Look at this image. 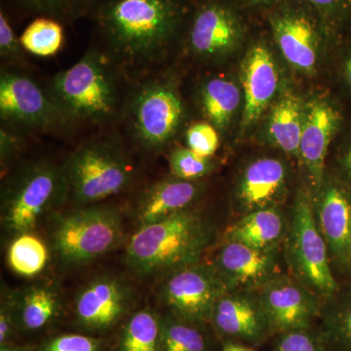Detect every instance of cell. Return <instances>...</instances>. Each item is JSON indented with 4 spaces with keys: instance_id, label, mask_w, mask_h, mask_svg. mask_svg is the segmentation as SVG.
Returning <instances> with one entry per match:
<instances>
[{
    "instance_id": "cell-37",
    "label": "cell",
    "mask_w": 351,
    "mask_h": 351,
    "mask_svg": "<svg viewBox=\"0 0 351 351\" xmlns=\"http://www.w3.org/2000/svg\"><path fill=\"white\" fill-rule=\"evenodd\" d=\"M23 135L24 134L4 126L0 129V166L2 177L10 173L24 149Z\"/></svg>"
},
{
    "instance_id": "cell-13",
    "label": "cell",
    "mask_w": 351,
    "mask_h": 351,
    "mask_svg": "<svg viewBox=\"0 0 351 351\" xmlns=\"http://www.w3.org/2000/svg\"><path fill=\"white\" fill-rule=\"evenodd\" d=\"M274 334L313 328L323 301L290 274H280L258 290Z\"/></svg>"
},
{
    "instance_id": "cell-20",
    "label": "cell",
    "mask_w": 351,
    "mask_h": 351,
    "mask_svg": "<svg viewBox=\"0 0 351 351\" xmlns=\"http://www.w3.org/2000/svg\"><path fill=\"white\" fill-rule=\"evenodd\" d=\"M244 94L242 126L255 123L276 96L279 75L274 58L265 44L252 46L241 64Z\"/></svg>"
},
{
    "instance_id": "cell-11",
    "label": "cell",
    "mask_w": 351,
    "mask_h": 351,
    "mask_svg": "<svg viewBox=\"0 0 351 351\" xmlns=\"http://www.w3.org/2000/svg\"><path fill=\"white\" fill-rule=\"evenodd\" d=\"M184 32L189 50L209 61L237 49L247 27L232 0H195Z\"/></svg>"
},
{
    "instance_id": "cell-3",
    "label": "cell",
    "mask_w": 351,
    "mask_h": 351,
    "mask_svg": "<svg viewBox=\"0 0 351 351\" xmlns=\"http://www.w3.org/2000/svg\"><path fill=\"white\" fill-rule=\"evenodd\" d=\"M119 73L105 51L90 48L77 63L53 76L47 88L69 123H106L121 108Z\"/></svg>"
},
{
    "instance_id": "cell-35",
    "label": "cell",
    "mask_w": 351,
    "mask_h": 351,
    "mask_svg": "<svg viewBox=\"0 0 351 351\" xmlns=\"http://www.w3.org/2000/svg\"><path fill=\"white\" fill-rule=\"evenodd\" d=\"M189 149L199 156L212 157L219 147V131L208 121L191 124L186 133Z\"/></svg>"
},
{
    "instance_id": "cell-30",
    "label": "cell",
    "mask_w": 351,
    "mask_h": 351,
    "mask_svg": "<svg viewBox=\"0 0 351 351\" xmlns=\"http://www.w3.org/2000/svg\"><path fill=\"white\" fill-rule=\"evenodd\" d=\"M200 324L174 314L162 320L160 351H208V339Z\"/></svg>"
},
{
    "instance_id": "cell-46",
    "label": "cell",
    "mask_w": 351,
    "mask_h": 351,
    "mask_svg": "<svg viewBox=\"0 0 351 351\" xmlns=\"http://www.w3.org/2000/svg\"><path fill=\"white\" fill-rule=\"evenodd\" d=\"M348 1H350V10H351V0H348Z\"/></svg>"
},
{
    "instance_id": "cell-2",
    "label": "cell",
    "mask_w": 351,
    "mask_h": 351,
    "mask_svg": "<svg viewBox=\"0 0 351 351\" xmlns=\"http://www.w3.org/2000/svg\"><path fill=\"white\" fill-rule=\"evenodd\" d=\"M211 221L193 208L140 226L127 243V267L141 276H160L202 262L215 241Z\"/></svg>"
},
{
    "instance_id": "cell-16",
    "label": "cell",
    "mask_w": 351,
    "mask_h": 351,
    "mask_svg": "<svg viewBox=\"0 0 351 351\" xmlns=\"http://www.w3.org/2000/svg\"><path fill=\"white\" fill-rule=\"evenodd\" d=\"M210 322L228 341L247 346L263 343L271 326L257 291H226L215 304Z\"/></svg>"
},
{
    "instance_id": "cell-10",
    "label": "cell",
    "mask_w": 351,
    "mask_h": 351,
    "mask_svg": "<svg viewBox=\"0 0 351 351\" xmlns=\"http://www.w3.org/2000/svg\"><path fill=\"white\" fill-rule=\"evenodd\" d=\"M267 22L288 63L302 73L315 69L323 32L327 27L306 0H281L269 9Z\"/></svg>"
},
{
    "instance_id": "cell-6",
    "label": "cell",
    "mask_w": 351,
    "mask_h": 351,
    "mask_svg": "<svg viewBox=\"0 0 351 351\" xmlns=\"http://www.w3.org/2000/svg\"><path fill=\"white\" fill-rule=\"evenodd\" d=\"M62 165L73 207L98 204L130 189L135 181L128 154L110 138L84 143Z\"/></svg>"
},
{
    "instance_id": "cell-44",
    "label": "cell",
    "mask_w": 351,
    "mask_h": 351,
    "mask_svg": "<svg viewBox=\"0 0 351 351\" xmlns=\"http://www.w3.org/2000/svg\"><path fill=\"white\" fill-rule=\"evenodd\" d=\"M348 276L351 278V232L350 243H348ZM350 282H351V281H350Z\"/></svg>"
},
{
    "instance_id": "cell-27",
    "label": "cell",
    "mask_w": 351,
    "mask_h": 351,
    "mask_svg": "<svg viewBox=\"0 0 351 351\" xmlns=\"http://www.w3.org/2000/svg\"><path fill=\"white\" fill-rule=\"evenodd\" d=\"M48 245L34 232L21 233L11 239L7 263L18 276L32 278L43 271L49 261Z\"/></svg>"
},
{
    "instance_id": "cell-33",
    "label": "cell",
    "mask_w": 351,
    "mask_h": 351,
    "mask_svg": "<svg viewBox=\"0 0 351 351\" xmlns=\"http://www.w3.org/2000/svg\"><path fill=\"white\" fill-rule=\"evenodd\" d=\"M27 51L9 22L3 8L0 11V57L8 68H24L27 64Z\"/></svg>"
},
{
    "instance_id": "cell-26",
    "label": "cell",
    "mask_w": 351,
    "mask_h": 351,
    "mask_svg": "<svg viewBox=\"0 0 351 351\" xmlns=\"http://www.w3.org/2000/svg\"><path fill=\"white\" fill-rule=\"evenodd\" d=\"M319 320L328 351H351V282L323 302Z\"/></svg>"
},
{
    "instance_id": "cell-45",
    "label": "cell",
    "mask_w": 351,
    "mask_h": 351,
    "mask_svg": "<svg viewBox=\"0 0 351 351\" xmlns=\"http://www.w3.org/2000/svg\"><path fill=\"white\" fill-rule=\"evenodd\" d=\"M0 351H25L22 348H12V346H2Z\"/></svg>"
},
{
    "instance_id": "cell-5",
    "label": "cell",
    "mask_w": 351,
    "mask_h": 351,
    "mask_svg": "<svg viewBox=\"0 0 351 351\" xmlns=\"http://www.w3.org/2000/svg\"><path fill=\"white\" fill-rule=\"evenodd\" d=\"M122 110L134 144L149 154L169 145L184 119V103L176 83L154 73L138 80Z\"/></svg>"
},
{
    "instance_id": "cell-42",
    "label": "cell",
    "mask_w": 351,
    "mask_h": 351,
    "mask_svg": "<svg viewBox=\"0 0 351 351\" xmlns=\"http://www.w3.org/2000/svg\"><path fill=\"white\" fill-rule=\"evenodd\" d=\"M235 4H239V1L244 3L245 5L255 7V6H262L267 7V8L271 9L272 7L276 5L278 2H280L281 0H232Z\"/></svg>"
},
{
    "instance_id": "cell-31",
    "label": "cell",
    "mask_w": 351,
    "mask_h": 351,
    "mask_svg": "<svg viewBox=\"0 0 351 351\" xmlns=\"http://www.w3.org/2000/svg\"><path fill=\"white\" fill-rule=\"evenodd\" d=\"M20 39L27 52L39 57L53 56L63 46V25L49 18H36Z\"/></svg>"
},
{
    "instance_id": "cell-32",
    "label": "cell",
    "mask_w": 351,
    "mask_h": 351,
    "mask_svg": "<svg viewBox=\"0 0 351 351\" xmlns=\"http://www.w3.org/2000/svg\"><path fill=\"white\" fill-rule=\"evenodd\" d=\"M171 174L177 179L199 182L215 169L212 157L199 156L188 147H178L170 152Z\"/></svg>"
},
{
    "instance_id": "cell-25",
    "label": "cell",
    "mask_w": 351,
    "mask_h": 351,
    "mask_svg": "<svg viewBox=\"0 0 351 351\" xmlns=\"http://www.w3.org/2000/svg\"><path fill=\"white\" fill-rule=\"evenodd\" d=\"M241 93L232 80L212 77L200 85L198 103L206 121L218 131H225L239 110Z\"/></svg>"
},
{
    "instance_id": "cell-14",
    "label": "cell",
    "mask_w": 351,
    "mask_h": 351,
    "mask_svg": "<svg viewBox=\"0 0 351 351\" xmlns=\"http://www.w3.org/2000/svg\"><path fill=\"white\" fill-rule=\"evenodd\" d=\"M343 122L341 108L326 99L313 101L304 110L299 158L306 170L308 184L304 191L313 203L324 182L330 145L343 129Z\"/></svg>"
},
{
    "instance_id": "cell-41",
    "label": "cell",
    "mask_w": 351,
    "mask_h": 351,
    "mask_svg": "<svg viewBox=\"0 0 351 351\" xmlns=\"http://www.w3.org/2000/svg\"><path fill=\"white\" fill-rule=\"evenodd\" d=\"M341 77L346 89L351 93V40L348 44L345 58L341 64Z\"/></svg>"
},
{
    "instance_id": "cell-19",
    "label": "cell",
    "mask_w": 351,
    "mask_h": 351,
    "mask_svg": "<svg viewBox=\"0 0 351 351\" xmlns=\"http://www.w3.org/2000/svg\"><path fill=\"white\" fill-rule=\"evenodd\" d=\"M132 300V288L123 279L113 276L96 277L76 294L75 314L82 326L107 329L126 313Z\"/></svg>"
},
{
    "instance_id": "cell-21",
    "label": "cell",
    "mask_w": 351,
    "mask_h": 351,
    "mask_svg": "<svg viewBox=\"0 0 351 351\" xmlns=\"http://www.w3.org/2000/svg\"><path fill=\"white\" fill-rule=\"evenodd\" d=\"M199 182H189L175 177L149 184L136 200L133 218L138 228L156 223L193 207L202 193Z\"/></svg>"
},
{
    "instance_id": "cell-22",
    "label": "cell",
    "mask_w": 351,
    "mask_h": 351,
    "mask_svg": "<svg viewBox=\"0 0 351 351\" xmlns=\"http://www.w3.org/2000/svg\"><path fill=\"white\" fill-rule=\"evenodd\" d=\"M288 228L289 217L284 215L281 208H269L239 217L226 228L223 240L271 250L282 246Z\"/></svg>"
},
{
    "instance_id": "cell-38",
    "label": "cell",
    "mask_w": 351,
    "mask_h": 351,
    "mask_svg": "<svg viewBox=\"0 0 351 351\" xmlns=\"http://www.w3.org/2000/svg\"><path fill=\"white\" fill-rule=\"evenodd\" d=\"M100 343L83 335H63L46 343L43 351H99Z\"/></svg>"
},
{
    "instance_id": "cell-24",
    "label": "cell",
    "mask_w": 351,
    "mask_h": 351,
    "mask_svg": "<svg viewBox=\"0 0 351 351\" xmlns=\"http://www.w3.org/2000/svg\"><path fill=\"white\" fill-rule=\"evenodd\" d=\"M304 110L294 95L284 94L272 108L267 132L272 144L284 154L299 157Z\"/></svg>"
},
{
    "instance_id": "cell-4",
    "label": "cell",
    "mask_w": 351,
    "mask_h": 351,
    "mask_svg": "<svg viewBox=\"0 0 351 351\" xmlns=\"http://www.w3.org/2000/svg\"><path fill=\"white\" fill-rule=\"evenodd\" d=\"M1 188V226L12 239L34 232L69 200L63 165L48 160L23 164L4 176Z\"/></svg>"
},
{
    "instance_id": "cell-43",
    "label": "cell",
    "mask_w": 351,
    "mask_h": 351,
    "mask_svg": "<svg viewBox=\"0 0 351 351\" xmlns=\"http://www.w3.org/2000/svg\"><path fill=\"white\" fill-rule=\"evenodd\" d=\"M221 351H256L250 346L244 345V343H237V341H226Z\"/></svg>"
},
{
    "instance_id": "cell-28",
    "label": "cell",
    "mask_w": 351,
    "mask_h": 351,
    "mask_svg": "<svg viewBox=\"0 0 351 351\" xmlns=\"http://www.w3.org/2000/svg\"><path fill=\"white\" fill-rule=\"evenodd\" d=\"M162 320L151 309L134 314L122 334L121 351H160Z\"/></svg>"
},
{
    "instance_id": "cell-36",
    "label": "cell",
    "mask_w": 351,
    "mask_h": 351,
    "mask_svg": "<svg viewBox=\"0 0 351 351\" xmlns=\"http://www.w3.org/2000/svg\"><path fill=\"white\" fill-rule=\"evenodd\" d=\"M319 14L328 29L339 32L351 20L348 0H306Z\"/></svg>"
},
{
    "instance_id": "cell-23",
    "label": "cell",
    "mask_w": 351,
    "mask_h": 351,
    "mask_svg": "<svg viewBox=\"0 0 351 351\" xmlns=\"http://www.w3.org/2000/svg\"><path fill=\"white\" fill-rule=\"evenodd\" d=\"M17 320L27 330H38L54 319L61 307V295L53 284L39 282L14 290Z\"/></svg>"
},
{
    "instance_id": "cell-8",
    "label": "cell",
    "mask_w": 351,
    "mask_h": 351,
    "mask_svg": "<svg viewBox=\"0 0 351 351\" xmlns=\"http://www.w3.org/2000/svg\"><path fill=\"white\" fill-rule=\"evenodd\" d=\"M284 258L291 276L323 302L341 288L324 237L316 221L313 200L304 189L298 193L289 217Z\"/></svg>"
},
{
    "instance_id": "cell-34",
    "label": "cell",
    "mask_w": 351,
    "mask_h": 351,
    "mask_svg": "<svg viewBox=\"0 0 351 351\" xmlns=\"http://www.w3.org/2000/svg\"><path fill=\"white\" fill-rule=\"evenodd\" d=\"M278 336L272 351H328L322 334L313 328L292 330Z\"/></svg>"
},
{
    "instance_id": "cell-40",
    "label": "cell",
    "mask_w": 351,
    "mask_h": 351,
    "mask_svg": "<svg viewBox=\"0 0 351 351\" xmlns=\"http://www.w3.org/2000/svg\"><path fill=\"white\" fill-rule=\"evenodd\" d=\"M336 164L337 175L335 177L351 191V137L339 149Z\"/></svg>"
},
{
    "instance_id": "cell-7",
    "label": "cell",
    "mask_w": 351,
    "mask_h": 351,
    "mask_svg": "<svg viewBox=\"0 0 351 351\" xmlns=\"http://www.w3.org/2000/svg\"><path fill=\"white\" fill-rule=\"evenodd\" d=\"M50 219V247L64 265L93 262L117 249L123 240V219L113 207H73Z\"/></svg>"
},
{
    "instance_id": "cell-29",
    "label": "cell",
    "mask_w": 351,
    "mask_h": 351,
    "mask_svg": "<svg viewBox=\"0 0 351 351\" xmlns=\"http://www.w3.org/2000/svg\"><path fill=\"white\" fill-rule=\"evenodd\" d=\"M18 8L36 18L44 17L71 24L93 14L101 0H12Z\"/></svg>"
},
{
    "instance_id": "cell-17",
    "label": "cell",
    "mask_w": 351,
    "mask_h": 351,
    "mask_svg": "<svg viewBox=\"0 0 351 351\" xmlns=\"http://www.w3.org/2000/svg\"><path fill=\"white\" fill-rule=\"evenodd\" d=\"M326 176V175H325ZM314 214L324 237L332 265L348 276V248L351 232V191L336 177L323 182L313 202Z\"/></svg>"
},
{
    "instance_id": "cell-9",
    "label": "cell",
    "mask_w": 351,
    "mask_h": 351,
    "mask_svg": "<svg viewBox=\"0 0 351 351\" xmlns=\"http://www.w3.org/2000/svg\"><path fill=\"white\" fill-rule=\"evenodd\" d=\"M2 125L20 133H45L69 124L48 88L20 69L4 66L0 73Z\"/></svg>"
},
{
    "instance_id": "cell-18",
    "label": "cell",
    "mask_w": 351,
    "mask_h": 351,
    "mask_svg": "<svg viewBox=\"0 0 351 351\" xmlns=\"http://www.w3.org/2000/svg\"><path fill=\"white\" fill-rule=\"evenodd\" d=\"M289 182L287 165L281 159L262 157L245 167L235 189V205L239 216L280 208Z\"/></svg>"
},
{
    "instance_id": "cell-39",
    "label": "cell",
    "mask_w": 351,
    "mask_h": 351,
    "mask_svg": "<svg viewBox=\"0 0 351 351\" xmlns=\"http://www.w3.org/2000/svg\"><path fill=\"white\" fill-rule=\"evenodd\" d=\"M0 343L3 346L12 336L14 325L17 320L14 290L7 287L1 289V306H0Z\"/></svg>"
},
{
    "instance_id": "cell-12",
    "label": "cell",
    "mask_w": 351,
    "mask_h": 351,
    "mask_svg": "<svg viewBox=\"0 0 351 351\" xmlns=\"http://www.w3.org/2000/svg\"><path fill=\"white\" fill-rule=\"evenodd\" d=\"M226 291L213 265L199 262L161 277L159 298L177 317L203 324L210 322L215 304Z\"/></svg>"
},
{
    "instance_id": "cell-15",
    "label": "cell",
    "mask_w": 351,
    "mask_h": 351,
    "mask_svg": "<svg viewBox=\"0 0 351 351\" xmlns=\"http://www.w3.org/2000/svg\"><path fill=\"white\" fill-rule=\"evenodd\" d=\"M282 250H261L237 241L223 240L212 261L228 291H257L282 274Z\"/></svg>"
},
{
    "instance_id": "cell-1",
    "label": "cell",
    "mask_w": 351,
    "mask_h": 351,
    "mask_svg": "<svg viewBox=\"0 0 351 351\" xmlns=\"http://www.w3.org/2000/svg\"><path fill=\"white\" fill-rule=\"evenodd\" d=\"M193 0H101L93 15L110 61L127 78L154 73L180 32Z\"/></svg>"
}]
</instances>
